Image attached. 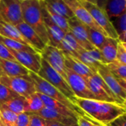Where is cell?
I'll return each instance as SVG.
<instances>
[{"label": "cell", "instance_id": "6da1fadb", "mask_svg": "<svg viewBox=\"0 0 126 126\" xmlns=\"http://www.w3.org/2000/svg\"><path fill=\"white\" fill-rule=\"evenodd\" d=\"M76 102L85 113V118L98 125L107 126L121 115L126 113V108L116 103L77 96Z\"/></svg>", "mask_w": 126, "mask_h": 126}, {"label": "cell", "instance_id": "7a4b0ae2", "mask_svg": "<svg viewBox=\"0 0 126 126\" xmlns=\"http://www.w3.org/2000/svg\"><path fill=\"white\" fill-rule=\"evenodd\" d=\"M21 6L23 22L39 36L45 45H47L48 38L42 13L41 0L21 2Z\"/></svg>", "mask_w": 126, "mask_h": 126}, {"label": "cell", "instance_id": "3957f363", "mask_svg": "<svg viewBox=\"0 0 126 126\" xmlns=\"http://www.w3.org/2000/svg\"><path fill=\"white\" fill-rule=\"evenodd\" d=\"M28 75L33 81L35 88H36V91L37 93L44 94L45 96H47L59 102L60 103L65 105L67 108H68L71 110L76 112L79 116H85V113L82 110V109L79 107H78L77 105H75L64 94H62L59 90H57L54 86H53L45 79H42L38 74L33 73L31 71L29 72Z\"/></svg>", "mask_w": 126, "mask_h": 126}, {"label": "cell", "instance_id": "277c9868", "mask_svg": "<svg viewBox=\"0 0 126 126\" xmlns=\"http://www.w3.org/2000/svg\"><path fill=\"white\" fill-rule=\"evenodd\" d=\"M37 74L54 86L75 105H77L76 102V96L69 86L68 82L59 73H57L44 59H42L41 68Z\"/></svg>", "mask_w": 126, "mask_h": 126}, {"label": "cell", "instance_id": "5b68a950", "mask_svg": "<svg viewBox=\"0 0 126 126\" xmlns=\"http://www.w3.org/2000/svg\"><path fill=\"white\" fill-rule=\"evenodd\" d=\"M0 83L23 97H27L36 92L34 84L29 75L21 77L1 76Z\"/></svg>", "mask_w": 126, "mask_h": 126}, {"label": "cell", "instance_id": "8992f818", "mask_svg": "<svg viewBox=\"0 0 126 126\" xmlns=\"http://www.w3.org/2000/svg\"><path fill=\"white\" fill-rule=\"evenodd\" d=\"M79 1L90 13L94 21L105 32L108 37L114 39H118L119 36L105 10L99 8L95 4L82 1V0H79Z\"/></svg>", "mask_w": 126, "mask_h": 126}, {"label": "cell", "instance_id": "52a82bcc", "mask_svg": "<svg viewBox=\"0 0 126 126\" xmlns=\"http://www.w3.org/2000/svg\"><path fill=\"white\" fill-rule=\"evenodd\" d=\"M0 19L16 26L23 22L19 0H0Z\"/></svg>", "mask_w": 126, "mask_h": 126}, {"label": "cell", "instance_id": "ba28073f", "mask_svg": "<svg viewBox=\"0 0 126 126\" xmlns=\"http://www.w3.org/2000/svg\"><path fill=\"white\" fill-rule=\"evenodd\" d=\"M41 56L48 64L67 81V68L62 51L59 48L46 45L41 52Z\"/></svg>", "mask_w": 126, "mask_h": 126}, {"label": "cell", "instance_id": "9c48e42d", "mask_svg": "<svg viewBox=\"0 0 126 126\" xmlns=\"http://www.w3.org/2000/svg\"><path fill=\"white\" fill-rule=\"evenodd\" d=\"M65 2L68 5L71 11L73 12L74 16L77 18L80 22H82L86 26L96 30L105 36H107L105 32L99 27V25L94 21L90 13L86 10V8L80 3L79 0H64Z\"/></svg>", "mask_w": 126, "mask_h": 126}, {"label": "cell", "instance_id": "30bf717a", "mask_svg": "<svg viewBox=\"0 0 126 126\" xmlns=\"http://www.w3.org/2000/svg\"><path fill=\"white\" fill-rule=\"evenodd\" d=\"M67 82L77 97L88 99H96L88 86L85 78L67 68ZM97 100V99H96Z\"/></svg>", "mask_w": 126, "mask_h": 126}, {"label": "cell", "instance_id": "8fae6325", "mask_svg": "<svg viewBox=\"0 0 126 126\" xmlns=\"http://www.w3.org/2000/svg\"><path fill=\"white\" fill-rule=\"evenodd\" d=\"M9 50L14 56L15 59L22 65H23L30 71L36 74H38L41 68V62L42 59L41 53H31L27 51H18L11 49H9Z\"/></svg>", "mask_w": 126, "mask_h": 126}, {"label": "cell", "instance_id": "7c38bea8", "mask_svg": "<svg viewBox=\"0 0 126 126\" xmlns=\"http://www.w3.org/2000/svg\"><path fill=\"white\" fill-rule=\"evenodd\" d=\"M68 25L70 32L82 48L86 50H91L96 48L89 40L85 25L75 16L68 19Z\"/></svg>", "mask_w": 126, "mask_h": 126}, {"label": "cell", "instance_id": "4fadbf2b", "mask_svg": "<svg viewBox=\"0 0 126 126\" xmlns=\"http://www.w3.org/2000/svg\"><path fill=\"white\" fill-rule=\"evenodd\" d=\"M42 5V13L44 19V23L47 31V38H48V45L58 47L61 42L64 38L65 33L60 28H59L50 18L44 5L42 0H41Z\"/></svg>", "mask_w": 126, "mask_h": 126}, {"label": "cell", "instance_id": "5bb4252c", "mask_svg": "<svg viewBox=\"0 0 126 126\" xmlns=\"http://www.w3.org/2000/svg\"><path fill=\"white\" fill-rule=\"evenodd\" d=\"M97 73L103 79L113 94L122 104L126 99V93L119 85L116 77L109 71L106 65H102L98 68Z\"/></svg>", "mask_w": 126, "mask_h": 126}, {"label": "cell", "instance_id": "9a60e30c", "mask_svg": "<svg viewBox=\"0 0 126 126\" xmlns=\"http://www.w3.org/2000/svg\"><path fill=\"white\" fill-rule=\"evenodd\" d=\"M30 71L17 61L0 59V74L7 77H21L29 74Z\"/></svg>", "mask_w": 126, "mask_h": 126}, {"label": "cell", "instance_id": "2e32d148", "mask_svg": "<svg viewBox=\"0 0 126 126\" xmlns=\"http://www.w3.org/2000/svg\"><path fill=\"white\" fill-rule=\"evenodd\" d=\"M17 29L21 32L23 36L29 42L31 47H33L38 53H41L43 48L45 47V44L39 37V36L25 22L22 23L16 26Z\"/></svg>", "mask_w": 126, "mask_h": 126}, {"label": "cell", "instance_id": "e0dca14e", "mask_svg": "<svg viewBox=\"0 0 126 126\" xmlns=\"http://www.w3.org/2000/svg\"><path fill=\"white\" fill-rule=\"evenodd\" d=\"M63 54H64L65 57V66L68 70L85 78L91 77L94 74V72H93L88 66L83 64L82 62L78 60L77 58L67 53H63Z\"/></svg>", "mask_w": 126, "mask_h": 126}, {"label": "cell", "instance_id": "ac0fdd59", "mask_svg": "<svg viewBox=\"0 0 126 126\" xmlns=\"http://www.w3.org/2000/svg\"><path fill=\"white\" fill-rule=\"evenodd\" d=\"M35 114L39 115V116L42 117L45 120H53L65 125H71L77 123V118L62 114L55 110L47 108H44L43 109H42L40 111H39Z\"/></svg>", "mask_w": 126, "mask_h": 126}, {"label": "cell", "instance_id": "d6986e66", "mask_svg": "<svg viewBox=\"0 0 126 126\" xmlns=\"http://www.w3.org/2000/svg\"><path fill=\"white\" fill-rule=\"evenodd\" d=\"M0 36L12 40L17 41L19 42L31 47L29 42L23 36V35L16 26L5 22L1 19H0Z\"/></svg>", "mask_w": 126, "mask_h": 126}, {"label": "cell", "instance_id": "ffe728a7", "mask_svg": "<svg viewBox=\"0 0 126 126\" xmlns=\"http://www.w3.org/2000/svg\"><path fill=\"white\" fill-rule=\"evenodd\" d=\"M57 48H59L64 53H67L75 58H77L78 53L82 49H84L79 45L71 32L65 33L64 38Z\"/></svg>", "mask_w": 126, "mask_h": 126}, {"label": "cell", "instance_id": "44dd1931", "mask_svg": "<svg viewBox=\"0 0 126 126\" xmlns=\"http://www.w3.org/2000/svg\"><path fill=\"white\" fill-rule=\"evenodd\" d=\"M42 2L46 8L68 20L74 16L73 12L64 0H42Z\"/></svg>", "mask_w": 126, "mask_h": 126}, {"label": "cell", "instance_id": "7402d4cb", "mask_svg": "<svg viewBox=\"0 0 126 126\" xmlns=\"http://www.w3.org/2000/svg\"><path fill=\"white\" fill-rule=\"evenodd\" d=\"M37 94L39 96V97L41 98V99H42V102L44 104L45 108L55 110L58 111L59 113H60L62 114L69 116L77 118V119L79 116L76 112L71 110V109L67 108L65 105H64L63 104L60 103L59 102H58V101H56V100H55V99H52V98H50V97H49L47 96H45L44 94H39V93H37Z\"/></svg>", "mask_w": 126, "mask_h": 126}, {"label": "cell", "instance_id": "603a6c76", "mask_svg": "<svg viewBox=\"0 0 126 126\" xmlns=\"http://www.w3.org/2000/svg\"><path fill=\"white\" fill-rule=\"evenodd\" d=\"M85 80H86L88 88H90L91 91L93 93V94L95 96V97L97 100L119 104L117 102V101L105 90L104 88H102L99 84H97L91 77L85 78Z\"/></svg>", "mask_w": 126, "mask_h": 126}, {"label": "cell", "instance_id": "cb8c5ba5", "mask_svg": "<svg viewBox=\"0 0 126 126\" xmlns=\"http://www.w3.org/2000/svg\"><path fill=\"white\" fill-rule=\"evenodd\" d=\"M105 11L111 21L126 12V0H107Z\"/></svg>", "mask_w": 126, "mask_h": 126}, {"label": "cell", "instance_id": "d4e9b609", "mask_svg": "<svg viewBox=\"0 0 126 126\" xmlns=\"http://www.w3.org/2000/svg\"><path fill=\"white\" fill-rule=\"evenodd\" d=\"M118 39H114L110 37L107 38V40L100 50L102 56L105 61L106 65L116 61L117 49H118Z\"/></svg>", "mask_w": 126, "mask_h": 126}, {"label": "cell", "instance_id": "484cf974", "mask_svg": "<svg viewBox=\"0 0 126 126\" xmlns=\"http://www.w3.org/2000/svg\"><path fill=\"white\" fill-rule=\"evenodd\" d=\"M45 108L44 104L38 95L33 93L30 96L25 97V112L30 113H36Z\"/></svg>", "mask_w": 126, "mask_h": 126}, {"label": "cell", "instance_id": "4316f807", "mask_svg": "<svg viewBox=\"0 0 126 126\" xmlns=\"http://www.w3.org/2000/svg\"><path fill=\"white\" fill-rule=\"evenodd\" d=\"M3 105L17 115L25 112V97L18 96L7 101Z\"/></svg>", "mask_w": 126, "mask_h": 126}, {"label": "cell", "instance_id": "83f0119b", "mask_svg": "<svg viewBox=\"0 0 126 126\" xmlns=\"http://www.w3.org/2000/svg\"><path fill=\"white\" fill-rule=\"evenodd\" d=\"M77 59L82 62L83 64H85L86 66H88L93 72L97 73L98 68L103 64L99 62L96 59H94L91 54L89 53L88 50H86L85 49H82L77 55Z\"/></svg>", "mask_w": 126, "mask_h": 126}, {"label": "cell", "instance_id": "f1b7e54d", "mask_svg": "<svg viewBox=\"0 0 126 126\" xmlns=\"http://www.w3.org/2000/svg\"><path fill=\"white\" fill-rule=\"evenodd\" d=\"M0 43L3 44L8 48L11 49V50H18V51H27V52H31V53H38L34 48H33L32 47L29 45L22 44L15 40H12L8 38L3 37L2 36H0Z\"/></svg>", "mask_w": 126, "mask_h": 126}, {"label": "cell", "instance_id": "f546056e", "mask_svg": "<svg viewBox=\"0 0 126 126\" xmlns=\"http://www.w3.org/2000/svg\"><path fill=\"white\" fill-rule=\"evenodd\" d=\"M87 28V32L88 35L89 40L91 43L97 49L101 50L103 45H105L106 40H107V36L102 34V33L94 30L88 26H86Z\"/></svg>", "mask_w": 126, "mask_h": 126}, {"label": "cell", "instance_id": "4dcf8cb0", "mask_svg": "<svg viewBox=\"0 0 126 126\" xmlns=\"http://www.w3.org/2000/svg\"><path fill=\"white\" fill-rule=\"evenodd\" d=\"M43 5H44V3H43ZM44 6H45V5H44ZM45 9H46V11H47L49 16H50V18L51 19V20L59 28H60L65 33L70 32V28H69V25H68V20L67 19H65L64 17H62V16L56 14L53 11H51L50 9L46 8L45 6Z\"/></svg>", "mask_w": 126, "mask_h": 126}, {"label": "cell", "instance_id": "1f68e13d", "mask_svg": "<svg viewBox=\"0 0 126 126\" xmlns=\"http://www.w3.org/2000/svg\"><path fill=\"white\" fill-rule=\"evenodd\" d=\"M109 71L116 77L119 79H126V65L117 61L106 65Z\"/></svg>", "mask_w": 126, "mask_h": 126}, {"label": "cell", "instance_id": "d6a6232c", "mask_svg": "<svg viewBox=\"0 0 126 126\" xmlns=\"http://www.w3.org/2000/svg\"><path fill=\"white\" fill-rule=\"evenodd\" d=\"M18 115L5 108L3 105L0 106V121L11 126H14Z\"/></svg>", "mask_w": 126, "mask_h": 126}, {"label": "cell", "instance_id": "836d02e7", "mask_svg": "<svg viewBox=\"0 0 126 126\" xmlns=\"http://www.w3.org/2000/svg\"><path fill=\"white\" fill-rule=\"evenodd\" d=\"M111 20V22L118 34L120 35L126 31V12Z\"/></svg>", "mask_w": 126, "mask_h": 126}, {"label": "cell", "instance_id": "e575fe53", "mask_svg": "<svg viewBox=\"0 0 126 126\" xmlns=\"http://www.w3.org/2000/svg\"><path fill=\"white\" fill-rule=\"evenodd\" d=\"M18 96V94L12 91L8 87L0 83V106L11 99L16 97Z\"/></svg>", "mask_w": 126, "mask_h": 126}, {"label": "cell", "instance_id": "d590c367", "mask_svg": "<svg viewBox=\"0 0 126 126\" xmlns=\"http://www.w3.org/2000/svg\"><path fill=\"white\" fill-rule=\"evenodd\" d=\"M30 113H23L19 114L14 126H30Z\"/></svg>", "mask_w": 126, "mask_h": 126}, {"label": "cell", "instance_id": "8d00e7d4", "mask_svg": "<svg viewBox=\"0 0 126 126\" xmlns=\"http://www.w3.org/2000/svg\"><path fill=\"white\" fill-rule=\"evenodd\" d=\"M0 59H6V60L16 61L15 59L14 56L10 52L9 49L2 43H0Z\"/></svg>", "mask_w": 126, "mask_h": 126}, {"label": "cell", "instance_id": "74e56055", "mask_svg": "<svg viewBox=\"0 0 126 126\" xmlns=\"http://www.w3.org/2000/svg\"><path fill=\"white\" fill-rule=\"evenodd\" d=\"M30 126H46L45 119L35 113H31Z\"/></svg>", "mask_w": 126, "mask_h": 126}, {"label": "cell", "instance_id": "f35d334b", "mask_svg": "<svg viewBox=\"0 0 126 126\" xmlns=\"http://www.w3.org/2000/svg\"><path fill=\"white\" fill-rule=\"evenodd\" d=\"M116 61L121 62L122 64L126 65V50L122 46L121 42H119L118 44V49H117V54Z\"/></svg>", "mask_w": 126, "mask_h": 126}, {"label": "cell", "instance_id": "ab89813d", "mask_svg": "<svg viewBox=\"0 0 126 126\" xmlns=\"http://www.w3.org/2000/svg\"><path fill=\"white\" fill-rule=\"evenodd\" d=\"M89 53L91 54V56L94 59H96V61H98L99 62L102 63L103 65H106L105 63V61L102 56V54L100 51V50L97 49V48H95L94 50H88Z\"/></svg>", "mask_w": 126, "mask_h": 126}, {"label": "cell", "instance_id": "60d3db41", "mask_svg": "<svg viewBox=\"0 0 126 126\" xmlns=\"http://www.w3.org/2000/svg\"><path fill=\"white\" fill-rule=\"evenodd\" d=\"M107 126H126V113L121 115Z\"/></svg>", "mask_w": 126, "mask_h": 126}, {"label": "cell", "instance_id": "b9f144b4", "mask_svg": "<svg viewBox=\"0 0 126 126\" xmlns=\"http://www.w3.org/2000/svg\"><path fill=\"white\" fill-rule=\"evenodd\" d=\"M77 124L78 126H92L93 123L86 119L85 116H79L77 117Z\"/></svg>", "mask_w": 126, "mask_h": 126}, {"label": "cell", "instance_id": "7bdbcfd3", "mask_svg": "<svg viewBox=\"0 0 126 126\" xmlns=\"http://www.w3.org/2000/svg\"><path fill=\"white\" fill-rule=\"evenodd\" d=\"M46 126H62V124L53 121V120H45Z\"/></svg>", "mask_w": 126, "mask_h": 126}, {"label": "cell", "instance_id": "ee69618b", "mask_svg": "<svg viewBox=\"0 0 126 126\" xmlns=\"http://www.w3.org/2000/svg\"><path fill=\"white\" fill-rule=\"evenodd\" d=\"M106 2H107V0H96V5L105 10V5H106Z\"/></svg>", "mask_w": 126, "mask_h": 126}, {"label": "cell", "instance_id": "f6af8a7d", "mask_svg": "<svg viewBox=\"0 0 126 126\" xmlns=\"http://www.w3.org/2000/svg\"><path fill=\"white\" fill-rule=\"evenodd\" d=\"M116 79H117L119 85H121V87L123 88V90L126 93V79H119V78H116Z\"/></svg>", "mask_w": 126, "mask_h": 126}, {"label": "cell", "instance_id": "bcb514c9", "mask_svg": "<svg viewBox=\"0 0 126 126\" xmlns=\"http://www.w3.org/2000/svg\"><path fill=\"white\" fill-rule=\"evenodd\" d=\"M118 41L122 43H126V31L123 33L119 35L118 36Z\"/></svg>", "mask_w": 126, "mask_h": 126}, {"label": "cell", "instance_id": "7dc6e473", "mask_svg": "<svg viewBox=\"0 0 126 126\" xmlns=\"http://www.w3.org/2000/svg\"><path fill=\"white\" fill-rule=\"evenodd\" d=\"M82 1L88 2H91V3H93V4L96 5V0H82Z\"/></svg>", "mask_w": 126, "mask_h": 126}, {"label": "cell", "instance_id": "c3c4849f", "mask_svg": "<svg viewBox=\"0 0 126 126\" xmlns=\"http://www.w3.org/2000/svg\"><path fill=\"white\" fill-rule=\"evenodd\" d=\"M0 124H1V126H11V125H8V124L3 123L2 121H0Z\"/></svg>", "mask_w": 126, "mask_h": 126}, {"label": "cell", "instance_id": "681fc988", "mask_svg": "<svg viewBox=\"0 0 126 126\" xmlns=\"http://www.w3.org/2000/svg\"><path fill=\"white\" fill-rule=\"evenodd\" d=\"M62 126H78V124H74V125H62Z\"/></svg>", "mask_w": 126, "mask_h": 126}, {"label": "cell", "instance_id": "f907efd6", "mask_svg": "<svg viewBox=\"0 0 126 126\" xmlns=\"http://www.w3.org/2000/svg\"><path fill=\"white\" fill-rule=\"evenodd\" d=\"M121 105H122V106H123L124 108H126V102H123V103H122Z\"/></svg>", "mask_w": 126, "mask_h": 126}, {"label": "cell", "instance_id": "816d5d0a", "mask_svg": "<svg viewBox=\"0 0 126 126\" xmlns=\"http://www.w3.org/2000/svg\"><path fill=\"white\" fill-rule=\"evenodd\" d=\"M20 2H27V1H31V0H19Z\"/></svg>", "mask_w": 126, "mask_h": 126}, {"label": "cell", "instance_id": "f5cc1de1", "mask_svg": "<svg viewBox=\"0 0 126 126\" xmlns=\"http://www.w3.org/2000/svg\"><path fill=\"white\" fill-rule=\"evenodd\" d=\"M1 76H2V75H1V74H0V77H1Z\"/></svg>", "mask_w": 126, "mask_h": 126}, {"label": "cell", "instance_id": "db71d44e", "mask_svg": "<svg viewBox=\"0 0 126 126\" xmlns=\"http://www.w3.org/2000/svg\"><path fill=\"white\" fill-rule=\"evenodd\" d=\"M124 102H126V99H125V101H124Z\"/></svg>", "mask_w": 126, "mask_h": 126}, {"label": "cell", "instance_id": "11a10c76", "mask_svg": "<svg viewBox=\"0 0 126 126\" xmlns=\"http://www.w3.org/2000/svg\"><path fill=\"white\" fill-rule=\"evenodd\" d=\"M101 126H105V125H101Z\"/></svg>", "mask_w": 126, "mask_h": 126}, {"label": "cell", "instance_id": "9f6ffc18", "mask_svg": "<svg viewBox=\"0 0 126 126\" xmlns=\"http://www.w3.org/2000/svg\"><path fill=\"white\" fill-rule=\"evenodd\" d=\"M0 126H1V124H0Z\"/></svg>", "mask_w": 126, "mask_h": 126}, {"label": "cell", "instance_id": "6f0895ef", "mask_svg": "<svg viewBox=\"0 0 126 126\" xmlns=\"http://www.w3.org/2000/svg\"><path fill=\"white\" fill-rule=\"evenodd\" d=\"M43 1H45V0H43Z\"/></svg>", "mask_w": 126, "mask_h": 126}]
</instances>
